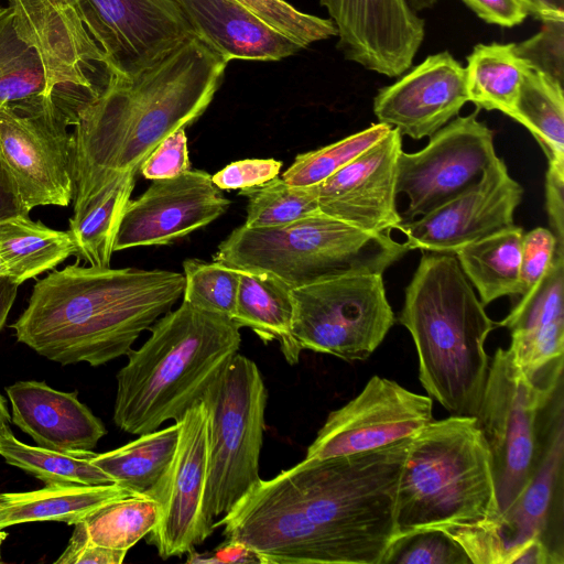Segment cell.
I'll list each match as a JSON object with an SVG mask.
<instances>
[{"label": "cell", "mask_w": 564, "mask_h": 564, "mask_svg": "<svg viewBox=\"0 0 564 564\" xmlns=\"http://www.w3.org/2000/svg\"><path fill=\"white\" fill-rule=\"evenodd\" d=\"M200 400L208 411L204 512L213 525L261 479L259 462L268 392L256 362L237 352Z\"/></svg>", "instance_id": "cell-8"}, {"label": "cell", "mask_w": 564, "mask_h": 564, "mask_svg": "<svg viewBox=\"0 0 564 564\" xmlns=\"http://www.w3.org/2000/svg\"><path fill=\"white\" fill-rule=\"evenodd\" d=\"M227 64L194 36L137 75L108 73L104 87L76 113L73 215L118 178L135 177L166 137L196 121Z\"/></svg>", "instance_id": "cell-2"}, {"label": "cell", "mask_w": 564, "mask_h": 564, "mask_svg": "<svg viewBox=\"0 0 564 564\" xmlns=\"http://www.w3.org/2000/svg\"><path fill=\"white\" fill-rule=\"evenodd\" d=\"M2 276H10V274H9L8 267L0 254V278H2Z\"/></svg>", "instance_id": "cell-56"}, {"label": "cell", "mask_w": 564, "mask_h": 564, "mask_svg": "<svg viewBox=\"0 0 564 564\" xmlns=\"http://www.w3.org/2000/svg\"><path fill=\"white\" fill-rule=\"evenodd\" d=\"M230 205L212 175L189 170L178 176L154 180L122 215L113 252L142 246H162L188 236L223 214Z\"/></svg>", "instance_id": "cell-19"}, {"label": "cell", "mask_w": 564, "mask_h": 564, "mask_svg": "<svg viewBox=\"0 0 564 564\" xmlns=\"http://www.w3.org/2000/svg\"><path fill=\"white\" fill-rule=\"evenodd\" d=\"M529 14L542 21L564 20V0H524Z\"/></svg>", "instance_id": "cell-52"}, {"label": "cell", "mask_w": 564, "mask_h": 564, "mask_svg": "<svg viewBox=\"0 0 564 564\" xmlns=\"http://www.w3.org/2000/svg\"><path fill=\"white\" fill-rule=\"evenodd\" d=\"M511 118L532 133L549 164L564 165L563 84L531 68L522 79Z\"/></svg>", "instance_id": "cell-33"}, {"label": "cell", "mask_w": 564, "mask_h": 564, "mask_svg": "<svg viewBox=\"0 0 564 564\" xmlns=\"http://www.w3.org/2000/svg\"><path fill=\"white\" fill-rule=\"evenodd\" d=\"M18 37L42 65L45 96L61 88L97 93L87 69L104 64L100 48L87 31L78 0H7Z\"/></svg>", "instance_id": "cell-20"}, {"label": "cell", "mask_w": 564, "mask_h": 564, "mask_svg": "<svg viewBox=\"0 0 564 564\" xmlns=\"http://www.w3.org/2000/svg\"><path fill=\"white\" fill-rule=\"evenodd\" d=\"M522 236V228L512 226L470 242L455 253L484 305L501 296L521 294Z\"/></svg>", "instance_id": "cell-28"}, {"label": "cell", "mask_w": 564, "mask_h": 564, "mask_svg": "<svg viewBox=\"0 0 564 564\" xmlns=\"http://www.w3.org/2000/svg\"><path fill=\"white\" fill-rule=\"evenodd\" d=\"M409 249L390 234L362 230L322 212L274 227L241 225L214 260L237 270L269 273L291 290L351 274H383Z\"/></svg>", "instance_id": "cell-7"}, {"label": "cell", "mask_w": 564, "mask_h": 564, "mask_svg": "<svg viewBox=\"0 0 564 564\" xmlns=\"http://www.w3.org/2000/svg\"><path fill=\"white\" fill-rule=\"evenodd\" d=\"M380 564H471V561L452 534L441 528H429L394 536Z\"/></svg>", "instance_id": "cell-39"}, {"label": "cell", "mask_w": 564, "mask_h": 564, "mask_svg": "<svg viewBox=\"0 0 564 564\" xmlns=\"http://www.w3.org/2000/svg\"><path fill=\"white\" fill-rule=\"evenodd\" d=\"M29 214L0 155V221Z\"/></svg>", "instance_id": "cell-50"}, {"label": "cell", "mask_w": 564, "mask_h": 564, "mask_svg": "<svg viewBox=\"0 0 564 564\" xmlns=\"http://www.w3.org/2000/svg\"><path fill=\"white\" fill-rule=\"evenodd\" d=\"M564 256H554L539 282L497 326L511 334L508 348L524 373L535 379L564 365Z\"/></svg>", "instance_id": "cell-23"}, {"label": "cell", "mask_w": 564, "mask_h": 564, "mask_svg": "<svg viewBox=\"0 0 564 564\" xmlns=\"http://www.w3.org/2000/svg\"><path fill=\"white\" fill-rule=\"evenodd\" d=\"M129 495L133 494L117 484L46 486L33 491L0 494V530L40 521L75 524L100 507Z\"/></svg>", "instance_id": "cell-27"}, {"label": "cell", "mask_w": 564, "mask_h": 564, "mask_svg": "<svg viewBox=\"0 0 564 564\" xmlns=\"http://www.w3.org/2000/svg\"><path fill=\"white\" fill-rule=\"evenodd\" d=\"M12 422L37 446L62 452L91 451L106 435L104 423L78 398L43 381H18L6 388Z\"/></svg>", "instance_id": "cell-24"}, {"label": "cell", "mask_w": 564, "mask_h": 564, "mask_svg": "<svg viewBox=\"0 0 564 564\" xmlns=\"http://www.w3.org/2000/svg\"><path fill=\"white\" fill-rule=\"evenodd\" d=\"M408 6L414 11L432 9L440 0H405Z\"/></svg>", "instance_id": "cell-55"}, {"label": "cell", "mask_w": 564, "mask_h": 564, "mask_svg": "<svg viewBox=\"0 0 564 564\" xmlns=\"http://www.w3.org/2000/svg\"><path fill=\"white\" fill-rule=\"evenodd\" d=\"M265 23L295 41L302 48L337 36L330 19L300 11L285 0H239Z\"/></svg>", "instance_id": "cell-40"}, {"label": "cell", "mask_w": 564, "mask_h": 564, "mask_svg": "<svg viewBox=\"0 0 564 564\" xmlns=\"http://www.w3.org/2000/svg\"><path fill=\"white\" fill-rule=\"evenodd\" d=\"M282 162L274 159H246L235 161L212 175L219 189H247L262 185L276 177Z\"/></svg>", "instance_id": "cell-44"}, {"label": "cell", "mask_w": 564, "mask_h": 564, "mask_svg": "<svg viewBox=\"0 0 564 564\" xmlns=\"http://www.w3.org/2000/svg\"><path fill=\"white\" fill-rule=\"evenodd\" d=\"M469 101L465 67L447 52L429 55L395 83L378 90L379 122L414 140L431 137Z\"/></svg>", "instance_id": "cell-22"}, {"label": "cell", "mask_w": 564, "mask_h": 564, "mask_svg": "<svg viewBox=\"0 0 564 564\" xmlns=\"http://www.w3.org/2000/svg\"><path fill=\"white\" fill-rule=\"evenodd\" d=\"M187 563L195 564H227V563H258L261 564L259 556L242 542L226 539L213 552L197 553L195 549L186 553Z\"/></svg>", "instance_id": "cell-49"}, {"label": "cell", "mask_w": 564, "mask_h": 564, "mask_svg": "<svg viewBox=\"0 0 564 564\" xmlns=\"http://www.w3.org/2000/svg\"><path fill=\"white\" fill-rule=\"evenodd\" d=\"M74 121L55 95L0 106V155L29 213L74 199Z\"/></svg>", "instance_id": "cell-12"}, {"label": "cell", "mask_w": 564, "mask_h": 564, "mask_svg": "<svg viewBox=\"0 0 564 564\" xmlns=\"http://www.w3.org/2000/svg\"><path fill=\"white\" fill-rule=\"evenodd\" d=\"M1 106V105H0Z\"/></svg>", "instance_id": "cell-58"}, {"label": "cell", "mask_w": 564, "mask_h": 564, "mask_svg": "<svg viewBox=\"0 0 564 564\" xmlns=\"http://www.w3.org/2000/svg\"><path fill=\"white\" fill-rule=\"evenodd\" d=\"M499 514L490 453L474 416L433 420L413 436L398 484L394 536Z\"/></svg>", "instance_id": "cell-6"}, {"label": "cell", "mask_w": 564, "mask_h": 564, "mask_svg": "<svg viewBox=\"0 0 564 564\" xmlns=\"http://www.w3.org/2000/svg\"><path fill=\"white\" fill-rule=\"evenodd\" d=\"M522 186L496 158L477 184L434 210L399 228L409 250L455 254L464 246L514 226Z\"/></svg>", "instance_id": "cell-17"}, {"label": "cell", "mask_w": 564, "mask_h": 564, "mask_svg": "<svg viewBox=\"0 0 564 564\" xmlns=\"http://www.w3.org/2000/svg\"><path fill=\"white\" fill-rule=\"evenodd\" d=\"M531 69L516 43H479L467 56L468 100L479 109L499 110L511 117L520 85Z\"/></svg>", "instance_id": "cell-30"}, {"label": "cell", "mask_w": 564, "mask_h": 564, "mask_svg": "<svg viewBox=\"0 0 564 564\" xmlns=\"http://www.w3.org/2000/svg\"><path fill=\"white\" fill-rule=\"evenodd\" d=\"M134 185L133 176L118 178L73 215L68 232L77 259L91 267H110L116 235Z\"/></svg>", "instance_id": "cell-32"}, {"label": "cell", "mask_w": 564, "mask_h": 564, "mask_svg": "<svg viewBox=\"0 0 564 564\" xmlns=\"http://www.w3.org/2000/svg\"><path fill=\"white\" fill-rule=\"evenodd\" d=\"M240 195L249 198L243 224L247 227L282 226L321 212L314 185L293 186L278 176L241 189Z\"/></svg>", "instance_id": "cell-36"}, {"label": "cell", "mask_w": 564, "mask_h": 564, "mask_svg": "<svg viewBox=\"0 0 564 564\" xmlns=\"http://www.w3.org/2000/svg\"><path fill=\"white\" fill-rule=\"evenodd\" d=\"M563 369L531 379L509 349L498 348L490 359L475 420L490 453L500 514L514 503L535 474L546 405L564 379Z\"/></svg>", "instance_id": "cell-9"}, {"label": "cell", "mask_w": 564, "mask_h": 564, "mask_svg": "<svg viewBox=\"0 0 564 564\" xmlns=\"http://www.w3.org/2000/svg\"><path fill=\"white\" fill-rule=\"evenodd\" d=\"M479 19L503 28L521 24L529 15L524 0H460Z\"/></svg>", "instance_id": "cell-47"}, {"label": "cell", "mask_w": 564, "mask_h": 564, "mask_svg": "<svg viewBox=\"0 0 564 564\" xmlns=\"http://www.w3.org/2000/svg\"><path fill=\"white\" fill-rule=\"evenodd\" d=\"M479 110L446 123L422 150L400 152L397 193L409 198V219L434 210L477 184L497 158L495 133L477 119Z\"/></svg>", "instance_id": "cell-13"}, {"label": "cell", "mask_w": 564, "mask_h": 564, "mask_svg": "<svg viewBox=\"0 0 564 564\" xmlns=\"http://www.w3.org/2000/svg\"><path fill=\"white\" fill-rule=\"evenodd\" d=\"M402 135L391 130L325 181L314 185L319 210L362 230L390 234L403 223L397 210V163Z\"/></svg>", "instance_id": "cell-21"}, {"label": "cell", "mask_w": 564, "mask_h": 564, "mask_svg": "<svg viewBox=\"0 0 564 564\" xmlns=\"http://www.w3.org/2000/svg\"><path fill=\"white\" fill-rule=\"evenodd\" d=\"M557 564L553 555L544 546V544L533 539L525 544L516 553L511 564Z\"/></svg>", "instance_id": "cell-51"}, {"label": "cell", "mask_w": 564, "mask_h": 564, "mask_svg": "<svg viewBox=\"0 0 564 564\" xmlns=\"http://www.w3.org/2000/svg\"><path fill=\"white\" fill-rule=\"evenodd\" d=\"M11 417L7 410L6 401L0 394V442L12 434L10 427Z\"/></svg>", "instance_id": "cell-54"}, {"label": "cell", "mask_w": 564, "mask_h": 564, "mask_svg": "<svg viewBox=\"0 0 564 564\" xmlns=\"http://www.w3.org/2000/svg\"><path fill=\"white\" fill-rule=\"evenodd\" d=\"M399 323L412 336L427 394L452 415L475 417L490 365L485 341L497 325L455 254L422 256L405 289Z\"/></svg>", "instance_id": "cell-4"}, {"label": "cell", "mask_w": 564, "mask_h": 564, "mask_svg": "<svg viewBox=\"0 0 564 564\" xmlns=\"http://www.w3.org/2000/svg\"><path fill=\"white\" fill-rule=\"evenodd\" d=\"M84 24L108 73L155 65L196 36L177 0H78Z\"/></svg>", "instance_id": "cell-14"}, {"label": "cell", "mask_w": 564, "mask_h": 564, "mask_svg": "<svg viewBox=\"0 0 564 564\" xmlns=\"http://www.w3.org/2000/svg\"><path fill=\"white\" fill-rule=\"evenodd\" d=\"M433 420L431 397L373 376L357 397L328 414L304 458L322 459L382 448L415 436Z\"/></svg>", "instance_id": "cell-15"}, {"label": "cell", "mask_w": 564, "mask_h": 564, "mask_svg": "<svg viewBox=\"0 0 564 564\" xmlns=\"http://www.w3.org/2000/svg\"><path fill=\"white\" fill-rule=\"evenodd\" d=\"M149 330L142 346L128 351L116 377L113 422L134 435L178 421L241 344L240 327L231 318L183 301Z\"/></svg>", "instance_id": "cell-5"}, {"label": "cell", "mask_w": 564, "mask_h": 564, "mask_svg": "<svg viewBox=\"0 0 564 564\" xmlns=\"http://www.w3.org/2000/svg\"><path fill=\"white\" fill-rule=\"evenodd\" d=\"M93 451L62 453L40 446H30L13 435L0 442V456L46 486H98L115 484L99 467L93 464Z\"/></svg>", "instance_id": "cell-34"}, {"label": "cell", "mask_w": 564, "mask_h": 564, "mask_svg": "<svg viewBox=\"0 0 564 564\" xmlns=\"http://www.w3.org/2000/svg\"><path fill=\"white\" fill-rule=\"evenodd\" d=\"M552 392L544 419L543 445L535 474L514 503L497 519L444 528L467 552L471 564H511L527 542L538 539L564 564V394Z\"/></svg>", "instance_id": "cell-10"}, {"label": "cell", "mask_w": 564, "mask_h": 564, "mask_svg": "<svg viewBox=\"0 0 564 564\" xmlns=\"http://www.w3.org/2000/svg\"><path fill=\"white\" fill-rule=\"evenodd\" d=\"M337 29V47L367 70L397 77L425 36V21L405 0H319Z\"/></svg>", "instance_id": "cell-18"}, {"label": "cell", "mask_w": 564, "mask_h": 564, "mask_svg": "<svg viewBox=\"0 0 564 564\" xmlns=\"http://www.w3.org/2000/svg\"><path fill=\"white\" fill-rule=\"evenodd\" d=\"M76 248L68 232L19 216L0 221V254L19 285L55 269Z\"/></svg>", "instance_id": "cell-29"}, {"label": "cell", "mask_w": 564, "mask_h": 564, "mask_svg": "<svg viewBox=\"0 0 564 564\" xmlns=\"http://www.w3.org/2000/svg\"><path fill=\"white\" fill-rule=\"evenodd\" d=\"M178 424L139 435L91 462L130 494L148 495L166 471L176 449Z\"/></svg>", "instance_id": "cell-31"}, {"label": "cell", "mask_w": 564, "mask_h": 564, "mask_svg": "<svg viewBox=\"0 0 564 564\" xmlns=\"http://www.w3.org/2000/svg\"><path fill=\"white\" fill-rule=\"evenodd\" d=\"M556 251V238L546 228L538 227L522 236L520 288L521 296L530 291L549 269Z\"/></svg>", "instance_id": "cell-42"}, {"label": "cell", "mask_w": 564, "mask_h": 564, "mask_svg": "<svg viewBox=\"0 0 564 564\" xmlns=\"http://www.w3.org/2000/svg\"><path fill=\"white\" fill-rule=\"evenodd\" d=\"M413 437L389 446L303 459L260 481L213 528L261 564H380L394 538L400 474Z\"/></svg>", "instance_id": "cell-1"}, {"label": "cell", "mask_w": 564, "mask_h": 564, "mask_svg": "<svg viewBox=\"0 0 564 564\" xmlns=\"http://www.w3.org/2000/svg\"><path fill=\"white\" fill-rule=\"evenodd\" d=\"M196 36L227 63L232 59L272 62L302 47L239 0H177Z\"/></svg>", "instance_id": "cell-25"}, {"label": "cell", "mask_w": 564, "mask_h": 564, "mask_svg": "<svg viewBox=\"0 0 564 564\" xmlns=\"http://www.w3.org/2000/svg\"><path fill=\"white\" fill-rule=\"evenodd\" d=\"M183 273L79 265L36 280L26 308L10 325L17 339L62 364L97 367L133 343L182 297Z\"/></svg>", "instance_id": "cell-3"}, {"label": "cell", "mask_w": 564, "mask_h": 564, "mask_svg": "<svg viewBox=\"0 0 564 564\" xmlns=\"http://www.w3.org/2000/svg\"><path fill=\"white\" fill-rule=\"evenodd\" d=\"M300 348L364 361L395 323L382 274H351L291 290Z\"/></svg>", "instance_id": "cell-11"}, {"label": "cell", "mask_w": 564, "mask_h": 564, "mask_svg": "<svg viewBox=\"0 0 564 564\" xmlns=\"http://www.w3.org/2000/svg\"><path fill=\"white\" fill-rule=\"evenodd\" d=\"M161 506L148 495H129L95 510L83 520L90 542L128 552L160 522Z\"/></svg>", "instance_id": "cell-35"}, {"label": "cell", "mask_w": 564, "mask_h": 564, "mask_svg": "<svg viewBox=\"0 0 564 564\" xmlns=\"http://www.w3.org/2000/svg\"><path fill=\"white\" fill-rule=\"evenodd\" d=\"M19 284L10 276L0 278V330L15 301Z\"/></svg>", "instance_id": "cell-53"}, {"label": "cell", "mask_w": 564, "mask_h": 564, "mask_svg": "<svg viewBox=\"0 0 564 564\" xmlns=\"http://www.w3.org/2000/svg\"><path fill=\"white\" fill-rule=\"evenodd\" d=\"M191 170L185 128L166 137L144 160L139 172L148 180L178 176Z\"/></svg>", "instance_id": "cell-43"}, {"label": "cell", "mask_w": 564, "mask_h": 564, "mask_svg": "<svg viewBox=\"0 0 564 564\" xmlns=\"http://www.w3.org/2000/svg\"><path fill=\"white\" fill-rule=\"evenodd\" d=\"M183 302L209 313L234 317L240 271L221 262H183Z\"/></svg>", "instance_id": "cell-38"}, {"label": "cell", "mask_w": 564, "mask_h": 564, "mask_svg": "<svg viewBox=\"0 0 564 564\" xmlns=\"http://www.w3.org/2000/svg\"><path fill=\"white\" fill-rule=\"evenodd\" d=\"M8 533L4 532L3 530H0V546L2 544V542L4 541V539L7 538ZM0 560H1V551H0Z\"/></svg>", "instance_id": "cell-57"}, {"label": "cell", "mask_w": 564, "mask_h": 564, "mask_svg": "<svg viewBox=\"0 0 564 564\" xmlns=\"http://www.w3.org/2000/svg\"><path fill=\"white\" fill-rule=\"evenodd\" d=\"M518 55L535 70L563 84L564 79V20L542 21L533 36L516 43Z\"/></svg>", "instance_id": "cell-41"}, {"label": "cell", "mask_w": 564, "mask_h": 564, "mask_svg": "<svg viewBox=\"0 0 564 564\" xmlns=\"http://www.w3.org/2000/svg\"><path fill=\"white\" fill-rule=\"evenodd\" d=\"M546 209L556 238V254L564 256V165L549 164L546 172Z\"/></svg>", "instance_id": "cell-48"}, {"label": "cell", "mask_w": 564, "mask_h": 564, "mask_svg": "<svg viewBox=\"0 0 564 564\" xmlns=\"http://www.w3.org/2000/svg\"><path fill=\"white\" fill-rule=\"evenodd\" d=\"M240 271L232 321L251 328L263 343L279 341L290 365L299 362L302 349L292 333L291 289L269 273Z\"/></svg>", "instance_id": "cell-26"}, {"label": "cell", "mask_w": 564, "mask_h": 564, "mask_svg": "<svg viewBox=\"0 0 564 564\" xmlns=\"http://www.w3.org/2000/svg\"><path fill=\"white\" fill-rule=\"evenodd\" d=\"M39 59L17 35L9 7L0 4V76Z\"/></svg>", "instance_id": "cell-46"}, {"label": "cell", "mask_w": 564, "mask_h": 564, "mask_svg": "<svg viewBox=\"0 0 564 564\" xmlns=\"http://www.w3.org/2000/svg\"><path fill=\"white\" fill-rule=\"evenodd\" d=\"M392 127L378 122L339 141L296 155L282 180L290 185H316L383 138Z\"/></svg>", "instance_id": "cell-37"}, {"label": "cell", "mask_w": 564, "mask_h": 564, "mask_svg": "<svg viewBox=\"0 0 564 564\" xmlns=\"http://www.w3.org/2000/svg\"><path fill=\"white\" fill-rule=\"evenodd\" d=\"M127 553L90 542L83 521H79L74 524L69 542L55 564H121Z\"/></svg>", "instance_id": "cell-45"}, {"label": "cell", "mask_w": 564, "mask_h": 564, "mask_svg": "<svg viewBox=\"0 0 564 564\" xmlns=\"http://www.w3.org/2000/svg\"><path fill=\"white\" fill-rule=\"evenodd\" d=\"M178 437L173 458L148 496L159 501L161 519L148 534L162 560L180 557L214 531L204 512L208 466V411L200 400L176 421Z\"/></svg>", "instance_id": "cell-16"}]
</instances>
